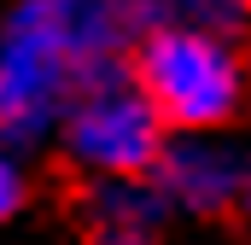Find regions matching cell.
I'll return each instance as SVG.
<instances>
[{
    "label": "cell",
    "mask_w": 251,
    "mask_h": 245,
    "mask_svg": "<svg viewBox=\"0 0 251 245\" xmlns=\"http://www.w3.org/2000/svg\"><path fill=\"white\" fill-rule=\"evenodd\" d=\"M128 82L164 128H216L246 105V64L228 41L193 24H146L128 47Z\"/></svg>",
    "instance_id": "obj_1"
},
{
    "label": "cell",
    "mask_w": 251,
    "mask_h": 245,
    "mask_svg": "<svg viewBox=\"0 0 251 245\" xmlns=\"http://www.w3.org/2000/svg\"><path fill=\"white\" fill-rule=\"evenodd\" d=\"M64 146L105 175H158L164 164V117L146 105V94L123 76L94 82L88 94H76L70 122H64Z\"/></svg>",
    "instance_id": "obj_2"
},
{
    "label": "cell",
    "mask_w": 251,
    "mask_h": 245,
    "mask_svg": "<svg viewBox=\"0 0 251 245\" xmlns=\"http://www.w3.org/2000/svg\"><path fill=\"white\" fill-rule=\"evenodd\" d=\"M158 175L176 187L187 204H199V210H216V204H228L234 198V170L222 164V158H204V152H187V158H164L158 164Z\"/></svg>",
    "instance_id": "obj_3"
},
{
    "label": "cell",
    "mask_w": 251,
    "mask_h": 245,
    "mask_svg": "<svg viewBox=\"0 0 251 245\" xmlns=\"http://www.w3.org/2000/svg\"><path fill=\"white\" fill-rule=\"evenodd\" d=\"M18 204H24V181H18V170H12V164L0 158V222H6V216H12Z\"/></svg>",
    "instance_id": "obj_4"
},
{
    "label": "cell",
    "mask_w": 251,
    "mask_h": 245,
    "mask_svg": "<svg viewBox=\"0 0 251 245\" xmlns=\"http://www.w3.org/2000/svg\"><path fill=\"white\" fill-rule=\"evenodd\" d=\"M246 198H251V181H246Z\"/></svg>",
    "instance_id": "obj_5"
}]
</instances>
